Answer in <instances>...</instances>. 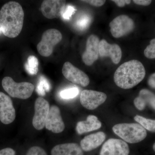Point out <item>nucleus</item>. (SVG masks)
Returning <instances> with one entry per match:
<instances>
[{"label":"nucleus","mask_w":155,"mask_h":155,"mask_svg":"<svg viewBox=\"0 0 155 155\" xmlns=\"http://www.w3.org/2000/svg\"><path fill=\"white\" fill-rule=\"evenodd\" d=\"M112 36L120 38L132 32L135 27L134 22L127 15H119L110 23Z\"/></svg>","instance_id":"6"},{"label":"nucleus","mask_w":155,"mask_h":155,"mask_svg":"<svg viewBox=\"0 0 155 155\" xmlns=\"http://www.w3.org/2000/svg\"><path fill=\"white\" fill-rule=\"evenodd\" d=\"M66 8V1L60 0H45L41 7L42 14L48 19L58 18L62 16Z\"/></svg>","instance_id":"13"},{"label":"nucleus","mask_w":155,"mask_h":155,"mask_svg":"<svg viewBox=\"0 0 155 155\" xmlns=\"http://www.w3.org/2000/svg\"><path fill=\"white\" fill-rule=\"evenodd\" d=\"M129 153V146L125 142L111 138L103 145L100 155H128Z\"/></svg>","instance_id":"10"},{"label":"nucleus","mask_w":155,"mask_h":155,"mask_svg":"<svg viewBox=\"0 0 155 155\" xmlns=\"http://www.w3.org/2000/svg\"><path fill=\"white\" fill-rule=\"evenodd\" d=\"M79 94V90L76 87L66 89L62 91L60 93V96L63 99L69 100L74 98Z\"/></svg>","instance_id":"23"},{"label":"nucleus","mask_w":155,"mask_h":155,"mask_svg":"<svg viewBox=\"0 0 155 155\" xmlns=\"http://www.w3.org/2000/svg\"><path fill=\"white\" fill-rule=\"evenodd\" d=\"M106 138L105 134L102 131L90 134L81 141V147L84 151H91L102 144Z\"/></svg>","instance_id":"16"},{"label":"nucleus","mask_w":155,"mask_h":155,"mask_svg":"<svg viewBox=\"0 0 155 155\" xmlns=\"http://www.w3.org/2000/svg\"><path fill=\"white\" fill-rule=\"evenodd\" d=\"M99 51L101 57H109L114 64H118L121 61L122 50L119 45L108 43L105 39H103L100 41Z\"/></svg>","instance_id":"15"},{"label":"nucleus","mask_w":155,"mask_h":155,"mask_svg":"<svg viewBox=\"0 0 155 155\" xmlns=\"http://www.w3.org/2000/svg\"><path fill=\"white\" fill-rule=\"evenodd\" d=\"M134 106L139 110H143L147 105L155 110V94L147 89L140 91L138 96L134 100Z\"/></svg>","instance_id":"17"},{"label":"nucleus","mask_w":155,"mask_h":155,"mask_svg":"<svg viewBox=\"0 0 155 155\" xmlns=\"http://www.w3.org/2000/svg\"><path fill=\"white\" fill-rule=\"evenodd\" d=\"M62 71L65 78L75 84L84 87L89 84V78L86 73L73 66L70 62L64 63Z\"/></svg>","instance_id":"7"},{"label":"nucleus","mask_w":155,"mask_h":155,"mask_svg":"<svg viewBox=\"0 0 155 155\" xmlns=\"http://www.w3.org/2000/svg\"><path fill=\"white\" fill-rule=\"evenodd\" d=\"M145 75V69L141 62L138 60H130L117 68L114 73V81L120 88L129 89L142 81Z\"/></svg>","instance_id":"2"},{"label":"nucleus","mask_w":155,"mask_h":155,"mask_svg":"<svg viewBox=\"0 0 155 155\" xmlns=\"http://www.w3.org/2000/svg\"><path fill=\"white\" fill-rule=\"evenodd\" d=\"M144 54L148 59L155 58V38L150 41V44L147 47L144 51Z\"/></svg>","instance_id":"24"},{"label":"nucleus","mask_w":155,"mask_h":155,"mask_svg":"<svg viewBox=\"0 0 155 155\" xmlns=\"http://www.w3.org/2000/svg\"><path fill=\"white\" fill-rule=\"evenodd\" d=\"M99 43V38L94 35H90L87 38L86 50L82 55V61L87 66H91L98 59Z\"/></svg>","instance_id":"11"},{"label":"nucleus","mask_w":155,"mask_h":155,"mask_svg":"<svg viewBox=\"0 0 155 155\" xmlns=\"http://www.w3.org/2000/svg\"><path fill=\"white\" fill-rule=\"evenodd\" d=\"M75 11V9L73 8V7L70 6H67V8H65L62 16L64 19H69Z\"/></svg>","instance_id":"26"},{"label":"nucleus","mask_w":155,"mask_h":155,"mask_svg":"<svg viewBox=\"0 0 155 155\" xmlns=\"http://www.w3.org/2000/svg\"><path fill=\"white\" fill-rule=\"evenodd\" d=\"M107 96L102 92L84 90L81 93L80 101L81 105L89 110H94L105 102Z\"/></svg>","instance_id":"8"},{"label":"nucleus","mask_w":155,"mask_h":155,"mask_svg":"<svg viewBox=\"0 0 155 155\" xmlns=\"http://www.w3.org/2000/svg\"><path fill=\"white\" fill-rule=\"evenodd\" d=\"M26 155H48L43 149L39 147H31L28 150Z\"/></svg>","instance_id":"25"},{"label":"nucleus","mask_w":155,"mask_h":155,"mask_svg":"<svg viewBox=\"0 0 155 155\" xmlns=\"http://www.w3.org/2000/svg\"><path fill=\"white\" fill-rule=\"evenodd\" d=\"M136 122L141 125L144 129L155 132V120L147 119L143 116L137 115L134 118Z\"/></svg>","instance_id":"20"},{"label":"nucleus","mask_w":155,"mask_h":155,"mask_svg":"<svg viewBox=\"0 0 155 155\" xmlns=\"http://www.w3.org/2000/svg\"><path fill=\"white\" fill-rule=\"evenodd\" d=\"M62 38V34L58 29L51 28L45 31L37 46L39 54L43 57H49L52 54L54 47L61 41Z\"/></svg>","instance_id":"5"},{"label":"nucleus","mask_w":155,"mask_h":155,"mask_svg":"<svg viewBox=\"0 0 155 155\" xmlns=\"http://www.w3.org/2000/svg\"><path fill=\"white\" fill-rule=\"evenodd\" d=\"M45 127L54 133H60L64 131L65 124L61 117L60 109L57 106L53 105L50 108Z\"/></svg>","instance_id":"14"},{"label":"nucleus","mask_w":155,"mask_h":155,"mask_svg":"<svg viewBox=\"0 0 155 155\" xmlns=\"http://www.w3.org/2000/svg\"><path fill=\"white\" fill-rule=\"evenodd\" d=\"M88 19L87 18H84L83 19H81L80 21H78V26L81 28H84L86 27L88 22Z\"/></svg>","instance_id":"32"},{"label":"nucleus","mask_w":155,"mask_h":155,"mask_svg":"<svg viewBox=\"0 0 155 155\" xmlns=\"http://www.w3.org/2000/svg\"><path fill=\"white\" fill-rule=\"evenodd\" d=\"M51 155H84L82 149L77 143H67L56 145L51 151Z\"/></svg>","instance_id":"19"},{"label":"nucleus","mask_w":155,"mask_h":155,"mask_svg":"<svg viewBox=\"0 0 155 155\" xmlns=\"http://www.w3.org/2000/svg\"><path fill=\"white\" fill-rule=\"evenodd\" d=\"M16 152L11 148H6L0 150V155H15Z\"/></svg>","instance_id":"28"},{"label":"nucleus","mask_w":155,"mask_h":155,"mask_svg":"<svg viewBox=\"0 0 155 155\" xmlns=\"http://www.w3.org/2000/svg\"><path fill=\"white\" fill-rule=\"evenodd\" d=\"M51 86L48 81L44 77H41L37 86L36 91L40 95L44 96L46 92L50 90Z\"/></svg>","instance_id":"22"},{"label":"nucleus","mask_w":155,"mask_h":155,"mask_svg":"<svg viewBox=\"0 0 155 155\" xmlns=\"http://www.w3.org/2000/svg\"><path fill=\"white\" fill-rule=\"evenodd\" d=\"M81 2L88 3L89 5L96 7H101L104 5L106 1L104 0H86V1H81Z\"/></svg>","instance_id":"27"},{"label":"nucleus","mask_w":155,"mask_h":155,"mask_svg":"<svg viewBox=\"0 0 155 155\" xmlns=\"http://www.w3.org/2000/svg\"><path fill=\"white\" fill-rule=\"evenodd\" d=\"M1 32H2V30H1V27H0V33H1Z\"/></svg>","instance_id":"34"},{"label":"nucleus","mask_w":155,"mask_h":155,"mask_svg":"<svg viewBox=\"0 0 155 155\" xmlns=\"http://www.w3.org/2000/svg\"><path fill=\"white\" fill-rule=\"evenodd\" d=\"M112 1L116 3V5L120 8L124 7L126 5H129L131 2L130 0H113Z\"/></svg>","instance_id":"29"},{"label":"nucleus","mask_w":155,"mask_h":155,"mask_svg":"<svg viewBox=\"0 0 155 155\" xmlns=\"http://www.w3.org/2000/svg\"><path fill=\"white\" fill-rule=\"evenodd\" d=\"M2 85L8 94L14 98L27 99L33 93L35 86L32 84L28 82L17 83L12 78L7 76L2 81Z\"/></svg>","instance_id":"4"},{"label":"nucleus","mask_w":155,"mask_h":155,"mask_svg":"<svg viewBox=\"0 0 155 155\" xmlns=\"http://www.w3.org/2000/svg\"><path fill=\"white\" fill-rule=\"evenodd\" d=\"M25 69L30 75H35L38 71V61L36 57L30 56L25 65Z\"/></svg>","instance_id":"21"},{"label":"nucleus","mask_w":155,"mask_h":155,"mask_svg":"<svg viewBox=\"0 0 155 155\" xmlns=\"http://www.w3.org/2000/svg\"><path fill=\"white\" fill-rule=\"evenodd\" d=\"M115 134L130 143L140 142L146 137L147 130L137 123H120L113 127Z\"/></svg>","instance_id":"3"},{"label":"nucleus","mask_w":155,"mask_h":155,"mask_svg":"<svg viewBox=\"0 0 155 155\" xmlns=\"http://www.w3.org/2000/svg\"><path fill=\"white\" fill-rule=\"evenodd\" d=\"M133 2L136 5L144 6L149 5L152 2L151 0H134Z\"/></svg>","instance_id":"30"},{"label":"nucleus","mask_w":155,"mask_h":155,"mask_svg":"<svg viewBox=\"0 0 155 155\" xmlns=\"http://www.w3.org/2000/svg\"><path fill=\"white\" fill-rule=\"evenodd\" d=\"M49 109V104L47 101L41 97L37 99L35 104V114L32 120V125L37 130H42L45 127Z\"/></svg>","instance_id":"9"},{"label":"nucleus","mask_w":155,"mask_h":155,"mask_svg":"<svg viewBox=\"0 0 155 155\" xmlns=\"http://www.w3.org/2000/svg\"><path fill=\"white\" fill-rule=\"evenodd\" d=\"M24 12L22 6L16 2H10L0 10V27L5 36L15 38L23 27Z\"/></svg>","instance_id":"1"},{"label":"nucleus","mask_w":155,"mask_h":155,"mask_svg":"<svg viewBox=\"0 0 155 155\" xmlns=\"http://www.w3.org/2000/svg\"><path fill=\"white\" fill-rule=\"evenodd\" d=\"M153 148L154 151L155 152V143H154L153 145Z\"/></svg>","instance_id":"33"},{"label":"nucleus","mask_w":155,"mask_h":155,"mask_svg":"<svg viewBox=\"0 0 155 155\" xmlns=\"http://www.w3.org/2000/svg\"><path fill=\"white\" fill-rule=\"evenodd\" d=\"M16 118V111L11 98L0 92V120L5 125L11 124Z\"/></svg>","instance_id":"12"},{"label":"nucleus","mask_w":155,"mask_h":155,"mask_svg":"<svg viewBox=\"0 0 155 155\" xmlns=\"http://www.w3.org/2000/svg\"><path fill=\"white\" fill-rule=\"evenodd\" d=\"M101 122L97 117L94 115H89L86 121H80L77 123L76 130L78 134H82L99 129L101 127Z\"/></svg>","instance_id":"18"},{"label":"nucleus","mask_w":155,"mask_h":155,"mask_svg":"<svg viewBox=\"0 0 155 155\" xmlns=\"http://www.w3.org/2000/svg\"><path fill=\"white\" fill-rule=\"evenodd\" d=\"M147 83L150 87L155 89V73L150 75L148 79Z\"/></svg>","instance_id":"31"}]
</instances>
